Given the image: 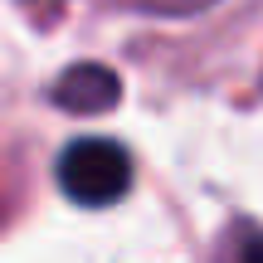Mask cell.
Listing matches in <instances>:
<instances>
[{"label":"cell","mask_w":263,"mask_h":263,"mask_svg":"<svg viewBox=\"0 0 263 263\" xmlns=\"http://www.w3.org/2000/svg\"><path fill=\"white\" fill-rule=\"evenodd\" d=\"M59 185L78 205H112V200H122L127 185H132L127 146H117L107 137H83L73 146H64V156H59Z\"/></svg>","instance_id":"1"},{"label":"cell","mask_w":263,"mask_h":263,"mask_svg":"<svg viewBox=\"0 0 263 263\" xmlns=\"http://www.w3.org/2000/svg\"><path fill=\"white\" fill-rule=\"evenodd\" d=\"M59 107L68 112H103V107L117 103V73L103 64H73L54 88Z\"/></svg>","instance_id":"2"},{"label":"cell","mask_w":263,"mask_h":263,"mask_svg":"<svg viewBox=\"0 0 263 263\" xmlns=\"http://www.w3.org/2000/svg\"><path fill=\"white\" fill-rule=\"evenodd\" d=\"M244 263H263V239H254V244L244 249Z\"/></svg>","instance_id":"3"}]
</instances>
